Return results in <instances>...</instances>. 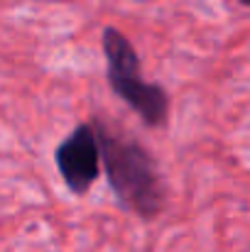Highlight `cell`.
Instances as JSON below:
<instances>
[{
  "label": "cell",
  "instance_id": "obj_1",
  "mask_svg": "<svg viewBox=\"0 0 250 252\" xmlns=\"http://www.w3.org/2000/svg\"><path fill=\"white\" fill-rule=\"evenodd\" d=\"M101 142V162L118 203L143 220H152L165 211L167 191L155 157L130 135L91 120Z\"/></svg>",
  "mask_w": 250,
  "mask_h": 252
},
{
  "label": "cell",
  "instance_id": "obj_2",
  "mask_svg": "<svg viewBox=\"0 0 250 252\" xmlns=\"http://www.w3.org/2000/svg\"><path fill=\"white\" fill-rule=\"evenodd\" d=\"M103 54H106V76L110 91L128 103L145 125L162 127L169 118V95L160 84H150L143 79L140 57L133 42L115 27H106L103 37Z\"/></svg>",
  "mask_w": 250,
  "mask_h": 252
},
{
  "label": "cell",
  "instance_id": "obj_3",
  "mask_svg": "<svg viewBox=\"0 0 250 252\" xmlns=\"http://www.w3.org/2000/svg\"><path fill=\"white\" fill-rule=\"evenodd\" d=\"M57 169L67 189L76 196H83L101 174V142L93 123L76 125L54 152Z\"/></svg>",
  "mask_w": 250,
  "mask_h": 252
},
{
  "label": "cell",
  "instance_id": "obj_4",
  "mask_svg": "<svg viewBox=\"0 0 250 252\" xmlns=\"http://www.w3.org/2000/svg\"><path fill=\"white\" fill-rule=\"evenodd\" d=\"M241 2H243V5H248V7H250V0H241Z\"/></svg>",
  "mask_w": 250,
  "mask_h": 252
}]
</instances>
